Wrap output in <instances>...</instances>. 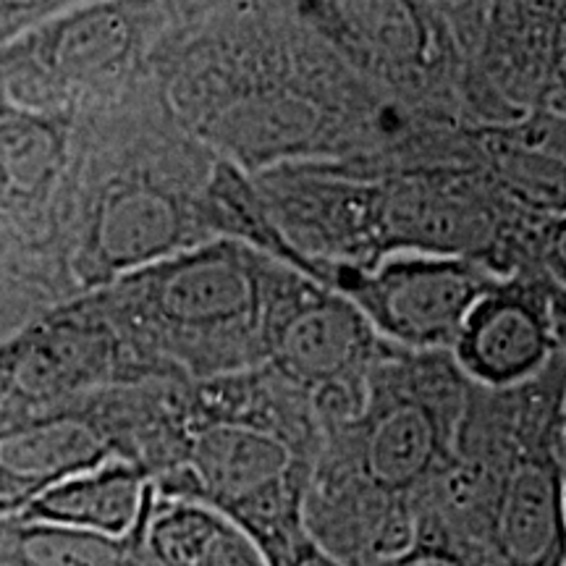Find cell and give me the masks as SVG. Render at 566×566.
Segmentation results:
<instances>
[{
  "mask_svg": "<svg viewBox=\"0 0 566 566\" xmlns=\"http://www.w3.org/2000/svg\"><path fill=\"white\" fill-rule=\"evenodd\" d=\"M155 80L174 116L250 176L307 160L472 163L464 118L367 80L283 0L174 6Z\"/></svg>",
  "mask_w": 566,
  "mask_h": 566,
  "instance_id": "cell-1",
  "label": "cell"
},
{
  "mask_svg": "<svg viewBox=\"0 0 566 566\" xmlns=\"http://www.w3.org/2000/svg\"><path fill=\"white\" fill-rule=\"evenodd\" d=\"M275 231L265 254L304 275L399 254L470 260L504 279L530 263L537 218L470 163H286L252 176Z\"/></svg>",
  "mask_w": 566,
  "mask_h": 566,
  "instance_id": "cell-2",
  "label": "cell"
},
{
  "mask_svg": "<svg viewBox=\"0 0 566 566\" xmlns=\"http://www.w3.org/2000/svg\"><path fill=\"white\" fill-rule=\"evenodd\" d=\"M470 386L451 352L386 342L357 407L321 422L304 520L338 564L375 566L412 546L457 459Z\"/></svg>",
  "mask_w": 566,
  "mask_h": 566,
  "instance_id": "cell-3",
  "label": "cell"
},
{
  "mask_svg": "<svg viewBox=\"0 0 566 566\" xmlns=\"http://www.w3.org/2000/svg\"><path fill=\"white\" fill-rule=\"evenodd\" d=\"M216 155L184 126L158 80L82 118L66 252L76 296L216 242Z\"/></svg>",
  "mask_w": 566,
  "mask_h": 566,
  "instance_id": "cell-4",
  "label": "cell"
},
{
  "mask_svg": "<svg viewBox=\"0 0 566 566\" xmlns=\"http://www.w3.org/2000/svg\"><path fill=\"white\" fill-rule=\"evenodd\" d=\"M321 454V420L302 388L273 367L189 380L179 464L160 499L205 504L250 537L268 566H292L310 541L304 506Z\"/></svg>",
  "mask_w": 566,
  "mask_h": 566,
  "instance_id": "cell-5",
  "label": "cell"
},
{
  "mask_svg": "<svg viewBox=\"0 0 566 566\" xmlns=\"http://www.w3.org/2000/svg\"><path fill=\"white\" fill-rule=\"evenodd\" d=\"M433 520L483 566H564V359L512 388L470 386Z\"/></svg>",
  "mask_w": 566,
  "mask_h": 566,
  "instance_id": "cell-6",
  "label": "cell"
},
{
  "mask_svg": "<svg viewBox=\"0 0 566 566\" xmlns=\"http://www.w3.org/2000/svg\"><path fill=\"white\" fill-rule=\"evenodd\" d=\"M279 260L216 239L87 294L132 349L174 380H208L265 365Z\"/></svg>",
  "mask_w": 566,
  "mask_h": 566,
  "instance_id": "cell-7",
  "label": "cell"
},
{
  "mask_svg": "<svg viewBox=\"0 0 566 566\" xmlns=\"http://www.w3.org/2000/svg\"><path fill=\"white\" fill-rule=\"evenodd\" d=\"M171 21V0L76 6L0 48V97L82 122L155 80Z\"/></svg>",
  "mask_w": 566,
  "mask_h": 566,
  "instance_id": "cell-8",
  "label": "cell"
},
{
  "mask_svg": "<svg viewBox=\"0 0 566 566\" xmlns=\"http://www.w3.org/2000/svg\"><path fill=\"white\" fill-rule=\"evenodd\" d=\"M82 122L0 97V275L76 300L66 231Z\"/></svg>",
  "mask_w": 566,
  "mask_h": 566,
  "instance_id": "cell-9",
  "label": "cell"
},
{
  "mask_svg": "<svg viewBox=\"0 0 566 566\" xmlns=\"http://www.w3.org/2000/svg\"><path fill=\"white\" fill-rule=\"evenodd\" d=\"M359 74L401 97L464 118L467 61L428 0H283Z\"/></svg>",
  "mask_w": 566,
  "mask_h": 566,
  "instance_id": "cell-10",
  "label": "cell"
},
{
  "mask_svg": "<svg viewBox=\"0 0 566 566\" xmlns=\"http://www.w3.org/2000/svg\"><path fill=\"white\" fill-rule=\"evenodd\" d=\"M166 378L87 294L55 304L0 346V428L113 386Z\"/></svg>",
  "mask_w": 566,
  "mask_h": 566,
  "instance_id": "cell-11",
  "label": "cell"
},
{
  "mask_svg": "<svg viewBox=\"0 0 566 566\" xmlns=\"http://www.w3.org/2000/svg\"><path fill=\"white\" fill-rule=\"evenodd\" d=\"M386 349L370 321L336 289L289 265L275 273L265 365L313 399L317 420L349 415Z\"/></svg>",
  "mask_w": 566,
  "mask_h": 566,
  "instance_id": "cell-12",
  "label": "cell"
},
{
  "mask_svg": "<svg viewBox=\"0 0 566 566\" xmlns=\"http://www.w3.org/2000/svg\"><path fill=\"white\" fill-rule=\"evenodd\" d=\"M566 116V0H493L464 74V116Z\"/></svg>",
  "mask_w": 566,
  "mask_h": 566,
  "instance_id": "cell-13",
  "label": "cell"
},
{
  "mask_svg": "<svg viewBox=\"0 0 566 566\" xmlns=\"http://www.w3.org/2000/svg\"><path fill=\"white\" fill-rule=\"evenodd\" d=\"M310 279L344 294L388 344L449 352L470 310L499 275L470 260L399 254L370 271L325 268Z\"/></svg>",
  "mask_w": 566,
  "mask_h": 566,
  "instance_id": "cell-14",
  "label": "cell"
},
{
  "mask_svg": "<svg viewBox=\"0 0 566 566\" xmlns=\"http://www.w3.org/2000/svg\"><path fill=\"white\" fill-rule=\"evenodd\" d=\"M451 357L470 384L512 388L558 357L556 286L537 268L495 281L462 323Z\"/></svg>",
  "mask_w": 566,
  "mask_h": 566,
  "instance_id": "cell-15",
  "label": "cell"
},
{
  "mask_svg": "<svg viewBox=\"0 0 566 566\" xmlns=\"http://www.w3.org/2000/svg\"><path fill=\"white\" fill-rule=\"evenodd\" d=\"M475 166L530 218L566 216V116L525 113L499 124H470Z\"/></svg>",
  "mask_w": 566,
  "mask_h": 566,
  "instance_id": "cell-16",
  "label": "cell"
},
{
  "mask_svg": "<svg viewBox=\"0 0 566 566\" xmlns=\"http://www.w3.org/2000/svg\"><path fill=\"white\" fill-rule=\"evenodd\" d=\"M153 495L155 485L142 467L105 462L34 495L17 516L42 525L126 535L137 527Z\"/></svg>",
  "mask_w": 566,
  "mask_h": 566,
  "instance_id": "cell-17",
  "label": "cell"
},
{
  "mask_svg": "<svg viewBox=\"0 0 566 566\" xmlns=\"http://www.w3.org/2000/svg\"><path fill=\"white\" fill-rule=\"evenodd\" d=\"M153 501L137 527L126 535L42 525V522L21 520L17 514L3 516L0 566H160L147 543Z\"/></svg>",
  "mask_w": 566,
  "mask_h": 566,
  "instance_id": "cell-18",
  "label": "cell"
},
{
  "mask_svg": "<svg viewBox=\"0 0 566 566\" xmlns=\"http://www.w3.org/2000/svg\"><path fill=\"white\" fill-rule=\"evenodd\" d=\"M147 543L160 566H268L260 548L229 516L155 493Z\"/></svg>",
  "mask_w": 566,
  "mask_h": 566,
  "instance_id": "cell-19",
  "label": "cell"
},
{
  "mask_svg": "<svg viewBox=\"0 0 566 566\" xmlns=\"http://www.w3.org/2000/svg\"><path fill=\"white\" fill-rule=\"evenodd\" d=\"M53 307L55 302L40 289L11 275H0V346Z\"/></svg>",
  "mask_w": 566,
  "mask_h": 566,
  "instance_id": "cell-20",
  "label": "cell"
},
{
  "mask_svg": "<svg viewBox=\"0 0 566 566\" xmlns=\"http://www.w3.org/2000/svg\"><path fill=\"white\" fill-rule=\"evenodd\" d=\"M84 3L92 0H0V48Z\"/></svg>",
  "mask_w": 566,
  "mask_h": 566,
  "instance_id": "cell-21",
  "label": "cell"
},
{
  "mask_svg": "<svg viewBox=\"0 0 566 566\" xmlns=\"http://www.w3.org/2000/svg\"><path fill=\"white\" fill-rule=\"evenodd\" d=\"M530 263L554 286L566 292V216L543 218L535 223L530 242Z\"/></svg>",
  "mask_w": 566,
  "mask_h": 566,
  "instance_id": "cell-22",
  "label": "cell"
},
{
  "mask_svg": "<svg viewBox=\"0 0 566 566\" xmlns=\"http://www.w3.org/2000/svg\"><path fill=\"white\" fill-rule=\"evenodd\" d=\"M428 3L449 24L451 34H454L459 48H462L467 66H470L493 0H428Z\"/></svg>",
  "mask_w": 566,
  "mask_h": 566,
  "instance_id": "cell-23",
  "label": "cell"
},
{
  "mask_svg": "<svg viewBox=\"0 0 566 566\" xmlns=\"http://www.w3.org/2000/svg\"><path fill=\"white\" fill-rule=\"evenodd\" d=\"M375 566H483V558L449 543L415 541L407 551Z\"/></svg>",
  "mask_w": 566,
  "mask_h": 566,
  "instance_id": "cell-24",
  "label": "cell"
},
{
  "mask_svg": "<svg viewBox=\"0 0 566 566\" xmlns=\"http://www.w3.org/2000/svg\"><path fill=\"white\" fill-rule=\"evenodd\" d=\"M556 331H558V349L564 359V459H566V292L556 286Z\"/></svg>",
  "mask_w": 566,
  "mask_h": 566,
  "instance_id": "cell-25",
  "label": "cell"
},
{
  "mask_svg": "<svg viewBox=\"0 0 566 566\" xmlns=\"http://www.w3.org/2000/svg\"><path fill=\"white\" fill-rule=\"evenodd\" d=\"M292 566H342V564H338L323 546H317L315 537H310V541L300 548V554L294 556Z\"/></svg>",
  "mask_w": 566,
  "mask_h": 566,
  "instance_id": "cell-26",
  "label": "cell"
},
{
  "mask_svg": "<svg viewBox=\"0 0 566 566\" xmlns=\"http://www.w3.org/2000/svg\"><path fill=\"white\" fill-rule=\"evenodd\" d=\"M179 6H200V3H210V0H174Z\"/></svg>",
  "mask_w": 566,
  "mask_h": 566,
  "instance_id": "cell-27",
  "label": "cell"
},
{
  "mask_svg": "<svg viewBox=\"0 0 566 566\" xmlns=\"http://www.w3.org/2000/svg\"><path fill=\"white\" fill-rule=\"evenodd\" d=\"M564 566H566V554H564Z\"/></svg>",
  "mask_w": 566,
  "mask_h": 566,
  "instance_id": "cell-28",
  "label": "cell"
}]
</instances>
